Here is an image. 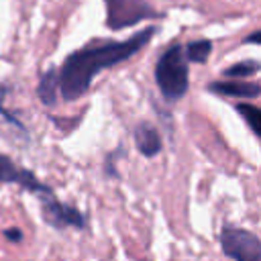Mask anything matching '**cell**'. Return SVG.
<instances>
[{"label": "cell", "mask_w": 261, "mask_h": 261, "mask_svg": "<svg viewBox=\"0 0 261 261\" xmlns=\"http://www.w3.org/2000/svg\"><path fill=\"white\" fill-rule=\"evenodd\" d=\"M155 33H157V27L151 24V27H145L139 33L130 35L124 41L92 39L84 47L69 53L63 59L61 67L57 69L59 92H61L63 100L73 102V100L82 98L90 90L94 77L100 71L110 69L130 57H135L145 45H149V41L153 39Z\"/></svg>", "instance_id": "obj_1"}, {"label": "cell", "mask_w": 261, "mask_h": 261, "mask_svg": "<svg viewBox=\"0 0 261 261\" xmlns=\"http://www.w3.org/2000/svg\"><path fill=\"white\" fill-rule=\"evenodd\" d=\"M155 82L161 96L171 104L186 96L190 86V69L181 43L169 45L159 55L155 63Z\"/></svg>", "instance_id": "obj_2"}, {"label": "cell", "mask_w": 261, "mask_h": 261, "mask_svg": "<svg viewBox=\"0 0 261 261\" xmlns=\"http://www.w3.org/2000/svg\"><path fill=\"white\" fill-rule=\"evenodd\" d=\"M106 4V27L110 31H122L147 18H163L159 10L147 0H104Z\"/></svg>", "instance_id": "obj_3"}, {"label": "cell", "mask_w": 261, "mask_h": 261, "mask_svg": "<svg viewBox=\"0 0 261 261\" xmlns=\"http://www.w3.org/2000/svg\"><path fill=\"white\" fill-rule=\"evenodd\" d=\"M222 253L234 261H261V241L255 232L224 224L220 230Z\"/></svg>", "instance_id": "obj_4"}, {"label": "cell", "mask_w": 261, "mask_h": 261, "mask_svg": "<svg viewBox=\"0 0 261 261\" xmlns=\"http://www.w3.org/2000/svg\"><path fill=\"white\" fill-rule=\"evenodd\" d=\"M41 200V214H43V220L57 228V230H63L67 226H73V228H84L86 226V214L80 212L75 206L71 204H63L57 200V196L51 192V194H43L39 196Z\"/></svg>", "instance_id": "obj_5"}, {"label": "cell", "mask_w": 261, "mask_h": 261, "mask_svg": "<svg viewBox=\"0 0 261 261\" xmlns=\"http://www.w3.org/2000/svg\"><path fill=\"white\" fill-rule=\"evenodd\" d=\"M0 184H18L20 188H24L27 192H33L37 196L53 192L51 186L43 184L31 169L18 165L4 153H0Z\"/></svg>", "instance_id": "obj_6"}, {"label": "cell", "mask_w": 261, "mask_h": 261, "mask_svg": "<svg viewBox=\"0 0 261 261\" xmlns=\"http://www.w3.org/2000/svg\"><path fill=\"white\" fill-rule=\"evenodd\" d=\"M206 90L210 94H218V96H230V98H257L261 94V86L257 82H234V80H218V82H210L206 86Z\"/></svg>", "instance_id": "obj_7"}, {"label": "cell", "mask_w": 261, "mask_h": 261, "mask_svg": "<svg viewBox=\"0 0 261 261\" xmlns=\"http://www.w3.org/2000/svg\"><path fill=\"white\" fill-rule=\"evenodd\" d=\"M133 137H135V147L139 149V153L143 157H157L163 149V141H161V135L159 130L149 124V122H139L133 130Z\"/></svg>", "instance_id": "obj_8"}, {"label": "cell", "mask_w": 261, "mask_h": 261, "mask_svg": "<svg viewBox=\"0 0 261 261\" xmlns=\"http://www.w3.org/2000/svg\"><path fill=\"white\" fill-rule=\"evenodd\" d=\"M57 92H59V77H57V69L51 67L41 73L39 84H37V96L45 106H55Z\"/></svg>", "instance_id": "obj_9"}, {"label": "cell", "mask_w": 261, "mask_h": 261, "mask_svg": "<svg viewBox=\"0 0 261 261\" xmlns=\"http://www.w3.org/2000/svg\"><path fill=\"white\" fill-rule=\"evenodd\" d=\"M210 53H212V41L210 39H196L184 47V55H186L188 63H206Z\"/></svg>", "instance_id": "obj_10"}, {"label": "cell", "mask_w": 261, "mask_h": 261, "mask_svg": "<svg viewBox=\"0 0 261 261\" xmlns=\"http://www.w3.org/2000/svg\"><path fill=\"white\" fill-rule=\"evenodd\" d=\"M259 69H261V63H259L257 59H245V61H237L234 65L226 67L222 73H224V77H226V80H234V77L245 80V77L255 75Z\"/></svg>", "instance_id": "obj_11"}, {"label": "cell", "mask_w": 261, "mask_h": 261, "mask_svg": "<svg viewBox=\"0 0 261 261\" xmlns=\"http://www.w3.org/2000/svg\"><path fill=\"white\" fill-rule=\"evenodd\" d=\"M234 110L245 118V122L249 124L251 133L255 137H259L261 135V130H259V122H261V110H259V106H253V104H247V102H237L234 104Z\"/></svg>", "instance_id": "obj_12"}, {"label": "cell", "mask_w": 261, "mask_h": 261, "mask_svg": "<svg viewBox=\"0 0 261 261\" xmlns=\"http://www.w3.org/2000/svg\"><path fill=\"white\" fill-rule=\"evenodd\" d=\"M122 155H124V147H122V145H118L114 151H110V153L106 155V159H104V173H106L108 177H118L116 161H118Z\"/></svg>", "instance_id": "obj_13"}, {"label": "cell", "mask_w": 261, "mask_h": 261, "mask_svg": "<svg viewBox=\"0 0 261 261\" xmlns=\"http://www.w3.org/2000/svg\"><path fill=\"white\" fill-rule=\"evenodd\" d=\"M6 94H8V88H6V86H2V84H0V114H4V116H6V118H10V120H12V122H14V124H18V126H20V128H22V124H20V122H18V120H16V118H14V116H12V114H8V112H6V110H4V108H2V104H4V98H6Z\"/></svg>", "instance_id": "obj_14"}, {"label": "cell", "mask_w": 261, "mask_h": 261, "mask_svg": "<svg viewBox=\"0 0 261 261\" xmlns=\"http://www.w3.org/2000/svg\"><path fill=\"white\" fill-rule=\"evenodd\" d=\"M4 237H6L10 243H18V241L22 239V230L16 228V226H14V228H6V230H4Z\"/></svg>", "instance_id": "obj_15"}, {"label": "cell", "mask_w": 261, "mask_h": 261, "mask_svg": "<svg viewBox=\"0 0 261 261\" xmlns=\"http://www.w3.org/2000/svg\"><path fill=\"white\" fill-rule=\"evenodd\" d=\"M259 41H261V31H255L249 37H245V43H259Z\"/></svg>", "instance_id": "obj_16"}]
</instances>
